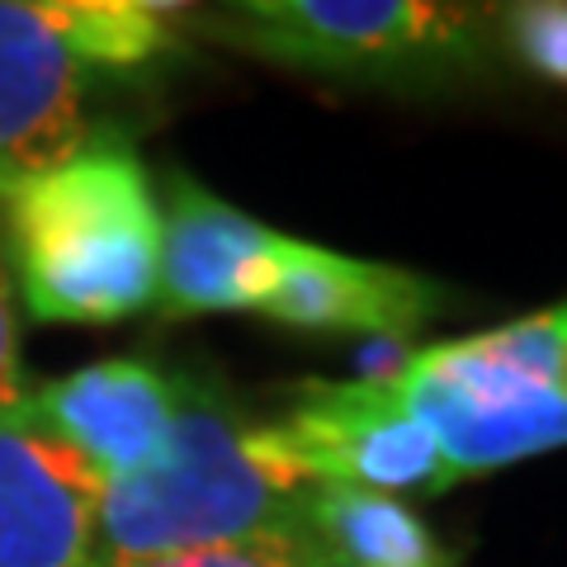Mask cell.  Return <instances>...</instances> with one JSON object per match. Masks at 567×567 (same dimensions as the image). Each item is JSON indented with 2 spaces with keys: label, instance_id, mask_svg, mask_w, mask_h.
Segmentation results:
<instances>
[{
  "label": "cell",
  "instance_id": "9",
  "mask_svg": "<svg viewBox=\"0 0 567 567\" xmlns=\"http://www.w3.org/2000/svg\"><path fill=\"white\" fill-rule=\"evenodd\" d=\"M181 374L147 360H100L24 393V412L76 450L104 483H118L156 454L171 431Z\"/></svg>",
  "mask_w": 567,
  "mask_h": 567
},
{
  "label": "cell",
  "instance_id": "1",
  "mask_svg": "<svg viewBox=\"0 0 567 567\" xmlns=\"http://www.w3.org/2000/svg\"><path fill=\"white\" fill-rule=\"evenodd\" d=\"M0 227L33 322L110 327L156 308L162 204L123 142L100 137L10 185Z\"/></svg>",
  "mask_w": 567,
  "mask_h": 567
},
{
  "label": "cell",
  "instance_id": "4",
  "mask_svg": "<svg viewBox=\"0 0 567 567\" xmlns=\"http://www.w3.org/2000/svg\"><path fill=\"white\" fill-rule=\"evenodd\" d=\"M213 33L317 76L435 85L473 76L492 58L496 14L421 0H251L227 10Z\"/></svg>",
  "mask_w": 567,
  "mask_h": 567
},
{
  "label": "cell",
  "instance_id": "6",
  "mask_svg": "<svg viewBox=\"0 0 567 567\" xmlns=\"http://www.w3.org/2000/svg\"><path fill=\"white\" fill-rule=\"evenodd\" d=\"M393 388L435 435L450 483L567 445V393L477 369L445 346L412 354Z\"/></svg>",
  "mask_w": 567,
  "mask_h": 567
},
{
  "label": "cell",
  "instance_id": "14",
  "mask_svg": "<svg viewBox=\"0 0 567 567\" xmlns=\"http://www.w3.org/2000/svg\"><path fill=\"white\" fill-rule=\"evenodd\" d=\"M133 567H322V558H317L312 539L303 535V525H293V529H279V535L208 548V554H181V558H156Z\"/></svg>",
  "mask_w": 567,
  "mask_h": 567
},
{
  "label": "cell",
  "instance_id": "12",
  "mask_svg": "<svg viewBox=\"0 0 567 567\" xmlns=\"http://www.w3.org/2000/svg\"><path fill=\"white\" fill-rule=\"evenodd\" d=\"M450 350L477 369H492V374L567 393V303L544 308L535 317H520V322H511V327L450 341Z\"/></svg>",
  "mask_w": 567,
  "mask_h": 567
},
{
  "label": "cell",
  "instance_id": "7",
  "mask_svg": "<svg viewBox=\"0 0 567 567\" xmlns=\"http://www.w3.org/2000/svg\"><path fill=\"white\" fill-rule=\"evenodd\" d=\"M104 477L24 412H0V567H100Z\"/></svg>",
  "mask_w": 567,
  "mask_h": 567
},
{
  "label": "cell",
  "instance_id": "2",
  "mask_svg": "<svg viewBox=\"0 0 567 567\" xmlns=\"http://www.w3.org/2000/svg\"><path fill=\"white\" fill-rule=\"evenodd\" d=\"M312 483L270 450L265 425L204 374H181L171 431L142 468L104 483L100 567L246 544L298 525Z\"/></svg>",
  "mask_w": 567,
  "mask_h": 567
},
{
  "label": "cell",
  "instance_id": "5",
  "mask_svg": "<svg viewBox=\"0 0 567 567\" xmlns=\"http://www.w3.org/2000/svg\"><path fill=\"white\" fill-rule=\"evenodd\" d=\"M270 450L312 487L445 492L454 487L435 435L402 402L393 379L303 383L289 416L265 425Z\"/></svg>",
  "mask_w": 567,
  "mask_h": 567
},
{
  "label": "cell",
  "instance_id": "10",
  "mask_svg": "<svg viewBox=\"0 0 567 567\" xmlns=\"http://www.w3.org/2000/svg\"><path fill=\"white\" fill-rule=\"evenodd\" d=\"M445 293L425 275L402 265L354 260L341 251L289 237V256L275 293L260 303V317L293 331H341V336H406L431 317Z\"/></svg>",
  "mask_w": 567,
  "mask_h": 567
},
{
  "label": "cell",
  "instance_id": "13",
  "mask_svg": "<svg viewBox=\"0 0 567 567\" xmlns=\"http://www.w3.org/2000/svg\"><path fill=\"white\" fill-rule=\"evenodd\" d=\"M496 33L516 58L539 76L567 85V6L539 0V6H511L496 14Z\"/></svg>",
  "mask_w": 567,
  "mask_h": 567
},
{
  "label": "cell",
  "instance_id": "15",
  "mask_svg": "<svg viewBox=\"0 0 567 567\" xmlns=\"http://www.w3.org/2000/svg\"><path fill=\"white\" fill-rule=\"evenodd\" d=\"M14 270H10V246L0 227V412H14L24 402V364H20V308H14Z\"/></svg>",
  "mask_w": 567,
  "mask_h": 567
},
{
  "label": "cell",
  "instance_id": "11",
  "mask_svg": "<svg viewBox=\"0 0 567 567\" xmlns=\"http://www.w3.org/2000/svg\"><path fill=\"white\" fill-rule=\"evenodd\" d=\"M298 525L322 567H450L416 511L364 487H312Z\"/></svg>",
  "mask_w": 567,
  "mask_h": 567
},
{
  "label": "cell",
  "instance_id": "8",
  "mask_svg": "<svg viewBox=\"0 0 567 567\" xmlns=\"http://www.w3.org/2000/svg\"><path fill=\"white\" fill-rule=\"evenodd\" d=\"M289 237L246 218L204 185L175 175L171 208L162 218V289L156 312L194 317V312H233L251 308L275 293Z\"/></svg>",
  "mask_w": 567,
  "mask_h": 567
},
{
  "label": "cell",
  "instance_id": "3",
  "mask_svg": "<svg viewBox=\"0 0 567 567\" xmlns=\"http://www.w3.org/2000/svg\"><path fill=\"white\" fill-rule=\"evenodd\" d=\"M181 52L156 0H0V199L100 142L95 104Z\"/></svg>",
  "mask_w": 567,
  "mask_h": 567
}]
</instances>
